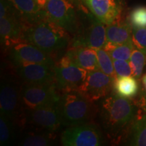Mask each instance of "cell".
<instances>
[{
	"instance_id": "cell-1",
	"label": "cell",
	"mask_w": 146,
	"mask_h": 146,
	"mask_svg": "<svg viewBox=\"0 0 146 146\" xmlns=\"http://www.w3.org/2000/svg\"><path fill=\"white\" fill-rule=\"evenodd\" d=\"M139 113V108L135 102L115 94L103 100L100 115L107 135L116 140L132 126Z\"/></svg>"
},
{
	"instance_id": "cell-2",
	"label": "cell",
	"mask_w": 146,
	"mask_h": 146,
	"mask_svg": "<svg viewBox=\"0 0 146 146\" xmlns=\"http://www.w3.org/2000/svg\"><path fill=\"white\" fill-rule=\"evenodd\" d=\"M60 123L65 127L92 123L98 113V108L78 91L63 93L56 104Z\"/></svg>"
},
{
	"instance_id": "cell-3",
	"label": "cell",
	"mask_w": 146,
	"mask_h": 146,
	"mask_svg": "<svg viewBox=\"0 0 146 146\" xmlns=\"http://www.w3.org/2000/svg\"><path fill=\"white\" fill-rule=\"evenodd\" d=\"M22 41L52 55L64 50L70 42V36L64 29L45 19L25 27Z\"/></svg>"
},
{
	"instance_id": "cell-4",
	"label": "cell",
	"mask_w": 146,
	"mask_h": 146,
	"mask_svg": "<svg viewBox=\"0 0 146 146\" xmlns=\"http://www.w3.org/2000/svg\"><path fill=\"white\" fill-rule=\"evenodd\" d=\"M56 83H25L21 87V106L25 110L48 105H56L61 95Z\"/></svg>"
},
{
	"instance_id": "cell-5",
	"label": "cell",
	"mask_w": 146,
	"mask_h": 146,
	"mask_svg": "<svg viewBox=\"0 0 146 146\" xmlns=\"http://www.w3.org/2000/svg\"><path fill=\"white\" fill-rule=\"evenodd\" d=\"M54 70L56 86L63 93L79 91L87 75V71L78 67L66 55L56 64Z\"/></svg>"
},
{
	"instance_id": "cell-6",
	"label": "cell",
	"mask_w": 146,
	"mask_h": 146,
	"mask_svg": "<svg viewBox=\"0 0 146 146\" xmlns=\"http://www.w3.org/2000/svg\"><path fill=\"white\" fill-rule=\"evenodd\" d=\"M61 143L65 146H99L104 143V138L99 126L89 123L65 129Z\"/></svg>"
},
{
	"instance_id": "cell-7",
	"label": "cell",
	"mask_w": 146,
	"mask_h": 146,
	"mask_svg": "<svg viewBox=\"0 0 146 146\" xmlns=\"http://www.w3.org/2000/svg\"><path fill=\"white\" fill-rule=\"evenodd\" d=\"M70 0H48L45 7L46 18L69 33L78 32V21Z\"/></svg>"
},
{
	"instance_id": "cell-8",
	"label": "cell",
	"mask_w": 146,
	"mask_h": 146,
	"mask_svg": "<svg viewBox=\"0 0 146 146\" xmlns=\"http://www.w3.org/2000/svg\"><path fill=\"white\" fill-rule=\"evenodd\" d=\"M21 87L15 79L1 78L0 90V109L14 121L18 119L21 111Z\"/></svg>"
},
{
	"instance_id": "cell-9",
	"label": "cell",
	"mask_w": 146,
	"mask_h": 146,
	"mask_svg": "<svg viewBox=\"0 0 146 146\" xmlns=\"http://www.w3.org/2000/svg\"><path fill=\"white\" fill-rule=\"evenodd\" d=\"M10 57L16 66L29 63L56 65L52 55L25 41H20L10 47Z\"/></svg>"
},
{
	"instance_id": "cell-10",
	"label": "cell",
	"mask_w": 146,
	"mask_h": 146,
	"mask_svg": "<svg viewBox=\"0 0 146 146\" xmlns=\"http://www.w3.org/2000/svg\"><path fill=\"white\" fill-rule=\"evenodd\" d=\"M25 120L33 127L52 135L62 125L56 110V104L26 110Z\"/></svg>"
},
{
	"instance_id": "cell-11",
	"label": "cell",
	"mask_w": 146,
	"mask_h": 146,
	"mask_svg": "<svg viewBox=\"0 0 146 146\" xmlns=\"http://www.w3.org/2000/svg\"><path fill=\"white\" fill-rule=\"evenodd\" d=\"M114 80L101 70L87 72V77L78 91L91 101H97L110 94L114 86Z\"/></svg>"
},
{
	"instance_id": "cell-12",
	"label": "cell",
	"mask_w": 146,
	"mask_h": 146,
	"mask_svg": "<svg viewBox=\"0 0 146 146\" xmlns=\"http://www.w3.org/2000/svg\"><path fill=\"white\" fill-rule=\"evenodd\" d=\"M105 25L95 18L90 26L76 34L70 43L71 47H87L94 50L104 48L107 43Z\"/></svg>"
},
{
	"instance_id": "cell-13",
	"label": "cell",
	"mask_w": 146,
	"mask_h": 146,
	"mask_svg": "<svg viewBox=\"0 0 146 146\" xmlns=\"http://www.w3.org/2000/svg\"><path fill=\"white\" fill-rule=\"evenodd\" d=\"M55 66L29 63L16 66L18 75L25 83L50 84L56 83Z\"/></svg>"
},
{
	"instance_id": "cell-14",
	"label": "cell",
	"mask_w": 146,
	"mask_h": 146,
	"mask_svg": "<svg viewBox=\"0 0 146 146\" xmlns=\"http://www.w3.org/2000/svg\"><path fill=\"white\" fill-rule=\"evenodd\" d=\"M83 4L100 22L106 25L119 18L121 8L117 0H81Z\"/></svg>"
},
{
	"instance_id": "cell-15",
	"label": "cell",
	"mask_w": 146,
	"mask_h": 146,
	"mask_svg": "<svg viewBox=\"0 0 146 146\" xmlns=\"http://www.w3.org/2000/svg\"><path fill=\"white\" fill-rule=\"evenodd\" d=\"M27 25L17 14L0 18L1 44L5 47L12 45L22 41L24 30Z\"/></svg>"
},
{
	"instance_id": "cell-16",
	"label": "cell",
	"mask_w": 146,
	"mask_h": 146,
	"mask_svg": "<svg viewBox=\"0 0 146 146\" xmlns=\"http://www.w3.org/2000/svg\"><path fill=\"white\" fill-rule=\"evenodd\" d=\"M14 7L18 15L25 25H33L47 19L44 8L34 0H7Z\"/></svg>"
},
{
	"instance_id": "cell-17",
	"label": "cell",
	"mask_w": 146,
	"mask_h": 146,
	"mask_svg": "<svg viewBox=\"0 0 146 146\" xmlns=\"http://www.w3.org/2000/svg\"><path fill=\"white\" fill-rule=\"evenodd\" d=\"M66 56L78 67L87 72L100 70L96 50L87 47H70Z\"/></svg>"
},
{
	"instance_id": "cell-18",
	"label": "cell",
	"mask_w": 146,
	"mask_h": 146,
	"mask_svg": "<svg viewBox=\"0 0 146 146\" xmlns=\"http://www.w3.org/2000/svg\"><path fill=\"white\" fill-rule=\"evenodd\" d=\"M107 43L104 48L108 51L112 47L123 44L132 39V26L127 23L115 21L106 27Z\"/></svg>"
},
{
	"instance_id": "cell-19",
	"label": "cell",
	"mask_w": 146,
	"mask_h": 146,
	"mask_svg": "<svg viewBox=\"0 0 146 146\" xmlns=\"http://www.w3.org/2000/svg\"><path fill=\"white\" fill-rule=\"evenodd\" d=\"M113 88L118 96L131 98L138 94L139 83L133 76H121L115 78Z\"/></svg>"
},
{
	"instance_id": "cell-20",
	"label": "cell",
	"mask_w": 146,
	"mask_h": 146,
	"mask_svg": "<svg viewBox=\"0 0 146 146\" xmlns=\"http://www.w3.org/2000/svg\"><path fill=\"white\" fill-rule=\"evenodd\" d=\"M130 145L146 146V114L139 113L131 126Z\"/></svg>"
},
{
	"instance_id": "cell-21",
	"label": "cell",
	"mask_w": 146,
	"mask_h": 146,
	"mask_svg": "<svg viewBox=\"0 0 146 146\" xmlns=\"http://www.w3.org/2000/svg\"><path fill=\"white\" fill-rule=\"evenodd\" d=\"M14 123L2 112H0V145H8L12 141L14 135Z\"/></svg>"
},
{
	"instance_id": "cell-22",
	"label": "cell",
	"mask_w": 146,
	"mask_h": 146,
	"mask_svg": "<svg viewBox=\"0 0 146 146\" xmlns=\"http://www.w3.org/2000/svg\"><path fill=\"white\" fill-rule=\"evenodd\" d=\"M135 48L133 39H131L123 44L112 47L107 51L113 60H123L129 61Z\"/></svg>"
},
{
	"instance_id": "cell-23",
	"label": "cell",
	"mask_w": 146,
	"mask_h": 146,
	"mask_svg": "<svg viewBox=\"0 0 146 146\" xmlns=\"http://www.w3.org/2000/svg\"><path fill=\"white\" fill-rule=\"evenodd\" d=\"M96 52L100 70L114 78H117L115 72L113 59L109 53L104 48L98 49Z\"/></svg>"
},
{
	"instance_id": "cell-24",
	"label": "cell",
	"mask_w": 146,
	"mask_h": 146,
	"mask_svg": "<svg viewBox=\"0 0 146 146\" xmlns=\"http://www.w3.org/2000/svg\"><path fill=\"white\" fill-rule=\"evenodd\" d=\"M129 62L132 68L133 76L138 79L141 76L144 66L145 65V55L141 51L135 47Z\"/></svg>"
},
{
	"instance_id": "cell-25",
	"label": "cell",
	"mask_w": 146,
	"mask_h": 146,
	"mask_svg": "<svg viewBox=\"0 0 146 146\" xmlns=\"http://www.w3.org/2000/svg\"><path fill=\"white\" fill-rule=\"evenodd\" d=\"M52 144V134H29L22 140L21 145L25 146H47Z\"/></svg>"
},
{
	"instance_id": "cell-26",
	"label": "cell",
	"mask_w": 146,
	"mask_h": 146,
	"mask_svg": "<svg viewBox=\"0 0 146 146\" xmlns=\"http://www.w3.org/2000/svg\"><path fill=\"white\" fill-rule=\"evenodd\" d=\"M131 26L136 28H146V7L139 6L134 8L130 14Z\"/></svg>"
},
{
	"instance_id": "cell-27",
	"label": "cell",
	"mask_w": 146,
	"mask_h": 146,
	"mask_svg": "<svg viewBox=\"0 0 146 146\" xmlns=\"http://www.w3.org/2000/svg\"><path fill=\"white\" fill-rule=\"evenodd\" d=\"M132 39L135 47L141 51L146 56V28L132 27Z\"/></svg>"
},
{
	"instance_id": "cell-28",
	"label": "cell",
	"mask_w": 146,
	"mask_h": 146,
	"mask_svg": "<svg viewBox=\"0 0 146 146\" xmlns=\"http://www.w3.org/2000/svg\"><path fill=\"white\" fill-rule=\"evenodd\" d=\"M115 72L117 77L133 76V70L129 61L123 60H113Z\"/></svg>"
},
{
	"instance_id": "cell-29",
	"label": "cell",
	"mask_w": 146,
	"mask_h": 146,
	"mask_svg": "<svg viewBox=\"0 0 146 146\" xmlns=\"http://www.w3.org/2000/svg\"><path fill=\"white\" fill-rule=\"evenodd\" d=\"M136 104L140 110L143 112L144 114H146V91H142L139 101Z\"/></svg>"
},
{
	"instance_id": "cell-30",
	"label": "cell",
	"mask_w": 146,
	"mask_h": 146,
	"mask_svg": "<svg viewBox=\"0 0 146 146\" xmlns=\"http://www.w3.org/2000/svg\"><path fill=\"white\" fill-rule=\"evenodd\" d=\"M34 1H35L36 3H37L40 6L45 9V5H46L48 0H34Z\"/></svg>"
},
{
	"instance_id": "cell-31",
	"label": "cell",
	"mask_w": 146,
	"mask_h": 146,
	"mask_svg": "<svg viewBox=\"0 0 146 146\" xmlns=\"http://www.w3.org/2000/svg\"><path fill=\"white\" fill-rule=\"evenodd\" d=\"M142 83H143L144 88H145V90L146 91V74H144L143 77H142Z\"/></svg>"
},
{
	"instance_id": "cell-32",
	"label": "cell",
	"mask_w": 146,
	"mask_h": 146,
	"mask_svg": "<svg viewBox=\"0 0 146 146\" xmlns=\"http://www.w3.org/2000/svg\"><path fill=\"white\" fill-rule=\"evenodd\" d=\"M70 1H72V0H70Z\"/></svg>"
}]
</instances>
